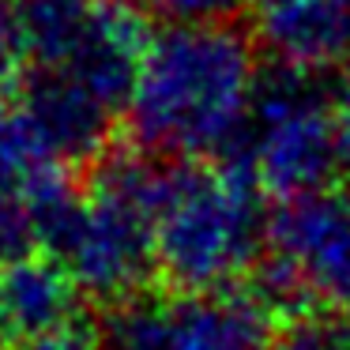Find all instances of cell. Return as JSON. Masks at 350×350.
Listing matches in <instances>:
<instances>
[{"label": "cell", "mask_w": 350, "mask_h": 350, "mask_svg": "<svg viewBox=\"0 0 350 350\" xmlns=\"http://www.w3.org/2000/svg\"><path fill=\"white\" fill-rule=\"evenodd\" d=\"M256 42L222 23L159 27L129 106L132 144L166 162H222L241 144L260 87Z\"/></svg>", "instance_id": "obj_1"}, {"label": "cell", "mask_w": 350, "mask_h": 350, "mask_svg": "<svg viewBox=\"0 0 350 350\" xmlns=\"http://www.w3.org/2000/svg\"><path fill=\"white\" fill-rule=\"evenodd\" d=\"M264 200L237 162H174L154 222L159 286L181 294L245 286L267 241Z\"/></svg>", "instance_id": "obj_2"}, {"label": "cell", "mask_w": 350, "mask_h": 350, "mask_svg": "<svg viewBox=\"0 0 350 350\" xmlns=\"http://www.w3.org/2000/svg\"><path fill=\"white\" fill-rule=\"evenodd\" d=\"M245 286L279 324L309 312L350 317V185L271 204L264 256Z\"/></svg>", "instance_id": "obj_3"}, {"label": "cell", "mask_w": 350, "mask_h": 350, "mask_svg": "<svg viewBox=\"0 0 350 350\" xmlns=\"http://www.w3.org/2000/svg\"><path fill=\"white\" fill-rule=\"evenodd\" d=\"M327 76L294 68H264L241 144L222 162H237L252 174L264 196L294 200L339 185L342 151L335 136V113Z\"/></svg>", "instance_id": "obj_4"}, {"label": "cell", "mask_w": 350, "mask_h": 350, "mask_svg": "<svg viewBox=\"0 0 350 350\" xmlns=\"http://www.w3.org/2000/svg\"><path fill=\"white\" fill-rule=\"evenodd\" d=\"M102 350H271L279 320L249 286L181 294L154 286L98 312Z\"/></svg>", "instance_id": "obj_5"}, {"label": "cell", "mask_w": 350, "mask_h": 350, "mask_svg": "<svg viewBox=\"0 0 350 350\" xmlns=\"http://www.w3.org/2000/svg\"><path fill=\"white\" fill-rule=\"evenodd\" d=\"M19 109L61 166L91 170L113 151L117 117L102 98L61 68H31L19 79Z\"/></svg>", "instance_id": "obj_6"}, {"label": "cell", "mask_w": 350, "mask_h": 350, "mask_svg": "<svg viewBox=\"0 0 350 350\" xmlns=\"http://www.w3.org/2000/svg\"><path fill=\"white\" fill-rule=\"evenodd\" d=\"M87 301L61 264L46 252L0 264V350H23L79 324Z\"/></svg>", "instance_id": "obj_7"}, {"label": "cell", "mask_w": 350, "mask_h": 350, "mask_svg": "<svg viewBox=\"0 0 350 350\" xmlns=\"http://www.w3.org/2000/svg\"><path fill=\"white\" fill-rule=\"evenodd\" d=\"M256 42L279 68L332 76L350 68V0H267Z\"/></svg>", "instance_id": "obj_8"}, {"label": "cell", "mask_w": 350, "mask_h": 350, "mask_svg": "<svg viewBox=\"0 0 350 350\" xmlns=\"http://www.w3.org/2000/svg\"><path fill=\"white\" fill-rule=\"evenodd\" d=\"M151 34L154 31H147V19L139 12L124 8L117 0H98L91 23L83 27L61 72L83 83L113 113H121V109L129 113Z\"/></svg>", "instance_id": "obj_9"}, {"label": "cell", "mask_w": 350, "mask_h": 350, "mask_svg": "<svg viewBox=\"0 0 350 350\" xmlns=\"http://www.w3.org/2000/svg\"><path fill=\"white\" fill-rule=\"evenodd\" d=\"M98 0H19V31L31 68H61Z\"/></svg>", "instance_id": "obj_10"}, {"label": "cell", "mask_w": 350, "mask_h": 350, "mask_svg": "<svg viewBox=\"0 0 350 350\" xmlns=\"http://www.w3.org/2000/svg\"><path fill=\"white\" fill-rule=\"evenodd\" d=\"M271 350H350L347 312H309L279 324Z\"/></svg>", "instance_id": "obj_11"}, {"label": "cell", "mask_w": 350, "mask_h": 350, "mask_svg": "<svg viewBox=\"0 0 350 350\" xmlns=\"http://www.w3.org/2000/svg\"><path fill=\"white\" fill-rule=\"evenodd\" d=\"M124 8L139 12L144 19H159L162 27L181 23H222L234 16L241 0H117Z\"/></svg>", "instance_id": "obj_12"}, {"label": "cell", "mask_w": 350, "mask_h": 350, "mask_svg": "<svg viewBox=\"0 0 350 350\" xmlns=\"http://www.w3.org/2000/svg\"><path fill=\"white\" fill-rule=\"evenodd\" d=\"M23 64H27V49H23V31H19V0H0V102L27 76Z\"/></svg>", "instance_id": "obj_13"}, {"label": "cell", "mask_w": 350, "mask_h": 350, "mask_svg": "<svg viewBox=\"0 0 350 350\" xmlns=\"http://www.w3.org/2000/svg\"><path fill=\"white\" fill-rule=\"evenodd\" d=\"M23 350H102V339H98V327L79 320V324L64 327V332L49 335V339H38Z\"/></svg>", "instance_id": "obj_14"}, {"label": "cell", "mask_w": 350, "mask_h": 350, "mask_svg": "<svg viewBox=\"0 0 350 350\" xmlns=\"http://www.w3.org/2000/svg\"><path fill=\"white\" fill-rule=\"evenodd\" d=\"M332 113H335V136H339V151H342V166L350 170V68L339 76L332 94Z\"/></svg>", "instance_id": "obj_15"}, {"label": "cell", "mask_w": 350, "mask_h": 350, "mask_svg": "<svg viewBox=\"0 0 350 350\" xmlns=\"http://www.w3.org/2000/svg\"><path fill=\"white\" fill-rule=\"evenodd\" d=\"M260 4H267V0H260Z\"/></svg>", "instance_id": "obj_16"}]
</instances>
